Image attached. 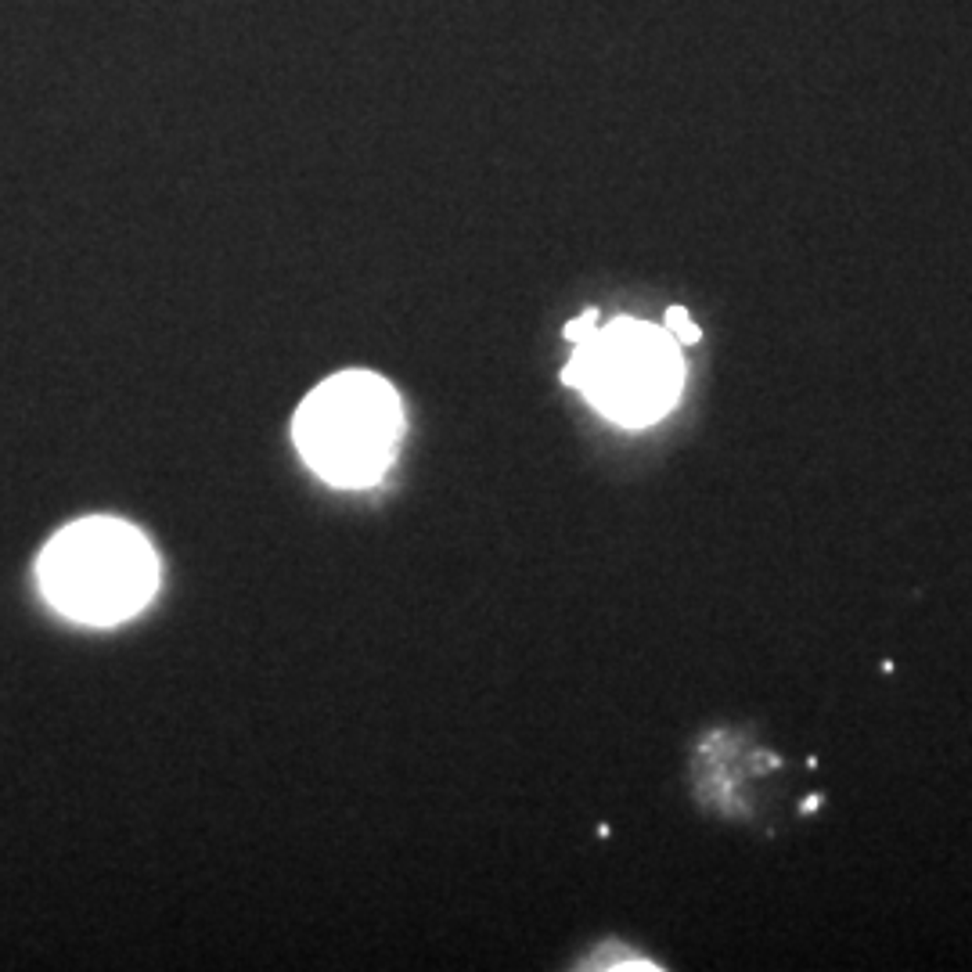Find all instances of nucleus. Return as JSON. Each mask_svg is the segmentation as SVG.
Listing matches in <instances>:
<instances>
[{"mask_svg": "<svg viewBox=\"0 0 972 972\" xmlns=\"http://www.w3.org/2000/svg\"><path fill=\"white\" fill-rule=\"evenodd\" d=\"M48 602L83 623H120L159 587V558L144 534L120 519L65 526L40 555Z\"/></svg>", "mask_w": 972, "mask_h": 972, "instance_id": "obj_1", "label": "nucleus"}, {"mask_svg": "<svg viewBox=\"0 0 972 972\" xmlns=\"http://www.w3.org/2000/svg\"><path fill=\"white\" fill-rule=\"evenodd\" d=\"M400 428L396 389L371 371H343L303 400L296 443L328 483L367 486L393 461Z\"/></svg>", "mask_w": 972, "mask_h": 972, "instance_id": "obj_2", "label": "nucleus"}, {"mask_svg": "<svg viewBox=\"0 0 972 972\" xmlns=\"http://www.w3.org/2000/svg\"><path fill=\"white\" fill-rule=\"evenodd\" d=\"M562 382L584 389L608 418L623 426H649L681 396V343L670 328L619 317L576 343Z\"/></svg>", "mask_w": 972, "mask_h": 972, "instance_id": "obj_3", "label": "nucleus"}, {"mask_svg": "<svg viewBox=\"0 0 972 972\" xmlns=\"http://www.w3.org/2000/svg\"><path fill=\"white\" fill-rule=\"evenodd\" d=\"M667 328L673 332L677 343H699V328L692 324L688 310H681V306H670L667 310Z\"/></svg>", "mask_w": 972, "mask_h": 972, "instance_id": "obj_4", "label": "nucleus"}, {"mask_svg": "<svg viewBox=\"0 0 972 972\" xmlns=\"http://www.w3.org/2000/svg\"><path fill=\"white\" fill-rule=\"evenodd\" d=\"M595 328H598V313H595V310H587L584 317H576V321H569V324H565V339H569V343H580V339H584V335H591Z\"/></svg>", "mask_w": 972, "mask_h": 972, "instance_id": "obj_5", "label": "nucleus"}]
</instances>
